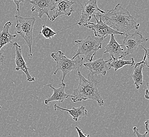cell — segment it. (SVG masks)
Here are the masks:
<instances>
[{
    "label": "cell",
    "instance_id": "cell-24",
    "mask_svg": "<svg viewBox=\"0 0 149 137\" xmlns=\"http://www.w3.org/2000/svg\"><path fill=\"white\" fill-rule=\"evenodd\" d=\"M146 89L145 92V98L146 99L149 100V82L146 84Z\"/></svg>",
    "mask_w": 149,
    "mask_h": 137
},
{
    "label": "cell",
    "instance_id": "cell-13",
    "mask_svg": "<svg viewBox=\"0 0 149 137\" xmlns=\"http://www.w3.org/2000/svg\"><path fill=\"white\" fill-rule=\"evenodd\" d=\"M123 45H120L115 40L114 35H111L109 43L105 46V51L104 53H108L113 59H124L127 56L126 52L124 51L122 47Z\"/></svg>",
    "mask_w": 149,
    "mask_h": 137
},
{
    "label": "cell",
    "instance_id": "cell-9",
    "mask_svg": "<svg viewBox=\"0 0 149 137\" xmlns=\"http://www.w3.org/2000/svg\"><path fill=\"white\" fill-rule=\"evenodd\" d=\"M148 40V39L144 37L139 32L125 34L123 45L125 46L127 49L126 51L127 55L133 53L140 46L141 43L146 42Z\"/></svg>",
    "mask_w": 149,
    "mask_h": 137
},
{
    "label": "cell",
    "instance_id": "cell-18",
    "mask_svg": "<svg viewBox=\"0 0 149 137\" xmlns=\"http://www.w3.org/2000/svg\"><path fill=\"white\" fill-rule=\"evenodd\" d=\"M110 59L111 68H114L115 71H116L118 69L123 68L125 66H133L135 64L134 60L133 57L129 61H125L124 60V59H115L111 57Z\"/></svg>",
    "mask_w": 149,
    "mask_h": 137
},
{
    "label": "cell",
    "instance_id": "cell-19",
    "mask_svg": "<svg viewBox=\"0 0 149 137\" xmlns=\"http://www.w3.org/2000/svg\"><path fill=\"white\" fill-rule=\"evenodd\" d=\"M58 32L53 31L51 28L47 26L46 25H43L40 33L42 35L45 39H50L52 37H54L56 34H57Z\"/></svg>",
    "mask_w": 149,
    "mask_h": 137
},
{
    "label": "cell",
    "instance_id": "cell-14",
    "mask_svg": "<svg viewBox=\"0 0 149 137\" xmlns=\"http://www.w3.org/2000/svg\"><path fill=\"white\" fill-rule=\"evenodd\" d=\"M47 86L52 89L54 90V93L51 96L46 99L45 100V104H48L52 101H59L60 102H63L64 100L67 99L68 98L73 97L72 95L66 94L65 92V89L67 88L66 86V83H61L58 86L59 88H56L54 87L52 84H48Z\"/></svg>",
    "mask_w": 149,
    "mask_h": 137
},
{
    "label": "cell",
    "instance_id": "cell-21",
    "mask_svg": "<svg viewBox=\"0 0 149 137\" xmlns=\"http://www.w3.org/2000/svg\"><path fill=\"white\" fill-rule=\"evenodd\" d=\"M133 131H134V133L136 134V137H146V134H148V132L146 131L144 134H141L140 133H139V132L138 129L136 127H134L133 128Z\"/></svg>",
    "mask_w": 149,
    "mask_h": 137
},
{
    "label": "cell",
    "instance_id": "cell-3",
    "mask_svg": "<svg viewBox=\"0 0 149 137\" xmlns=\"http://www.w3.org/2000/svg\"><path fill=\"white\" fill-rule=\"evenodd\" d=\"M104 39L103 37L97 38L91 35L84 40L75 41L74 42L78 44V49L71 59L74 60L78 55H83L85 57L87 62H92L97 52L102 49Z\"/></svg>",
    "mask_w": 149,
    "mask_h": 137
},
{
    "label": "cell",
    "instance_id": "cell-7",
    "mask_svg": "<svg viewBox=\"0 0 149 137\" xmlns=\"http://www.w3.org/2000/svg\"><path fill=\"white\" fill-rule=\"evenodd\" d=\"M99 17L100 20H98L97 17H94L96 21V23L88 22L83 25L86 28L92 30V31L94 32L95 37H103L105 39L109 35H124L123 33L116 31L114 29H112L109 26H108L105 22H104L101 17Z\"/></svg>",
    "mask_w": 149,
    "mask_h": 137
},
{
    "label": "cell",
    "instance_id": "cell-6",
    "mask_svg": "<svg viewBox=\"0 0 149 137\" xmlns=\"http://www.w3.org/2000/svg\"><path fill=\"white\" fill-rule=\"evenodd\" d=\"M97 0H88L81 6V13L80 15L79 22L77 23L79 26H83L89 22L92 17H100L102 14H105V10H100L97 6Z\"/></svg>",
    "mask_w": 149,
    "mask_h": 137
},
{
    "label": "cell",
    "instance_id": "cell-5",
    "mask_svg": "<svg viewBox=\"0 0 149 137\" xmlns=\"http://www.w3.org/2000/svg\"><path fill=\"white\" fill-rule=\"evenodd\" d=\"M17 25V33L23 37L29 49V55L32 57V33L36 22V17H23L20 15H15Z\"/></svg>",
    "mask_w": 149,
    "mask_h": 137
},
{
    "label": "cell",
    "instance_id": "cell-26",
    "mask_svg": "<svg viewBox=\"0 0 149 137\" xmlns=\"http://www.w3.org/2000/svg\"><path fill=\"white\" fill-rule=\"evenodd\" d=\"M4 55H3L1 53H0V66L4 63Z\"/></svg>",
    "mask_w": 149,
    "mask_h": 137
},
{
    "label": "cell",
    "instance_id": "cell-2",
    "mask_svg": "<svg viewBox=\"0 0 149 137\" xmlns=\"http://www.w3.org/2000/svg\"><path fill=\"white\" fill-rule=\"evenodd\" d=\"M77 73L79 85L73 90L72 101L77 102L91 99L96 101L100 107L103 106L104 101L98 91V81L95 79V77L91 75H88V79H86L81 73L79 68L77 69Z\"/></svg>",
    "mask_w": 149,
    "mask_h": 137
},
{
    "label": "cell",
    "instance_id": "cell-20",
    "mask_svg": "<svg viewBox=\"0 0 149 137\" xmlns=\"http://www.w3.org/2000/svg\"><path fill=\"white\" fill-rule=\"evenodd\" d=\"M140 46H141L144 50L145 51V54L144 55L143 57L144 58V63L146 64V66L149 68V49H146L143 46L141 45Z\"/></svg>",
    "mask_w": 149,
    "mask_h": 137
},
{
    "label": "cell",
    "instance_id": "cell-16",
    "mask_svg": "<svg viewBox=\"0 0 149 137\" xmlns=\"http://www.w3.org/2000/svg\"><path fill=\"white\" fill-rule=\"evenodd\" d=\"M12 25L11 21H9L5 24L2 31L0 32V51L4 46L9 43H11L12 41L16 37V35L10 33L9 29Z\"/></svg>",
    "mask_w": 149,
    "mask_h": 137
},
{
    "label": "cell",
    "instance_id": "cell-15",
    "mask_svg": "<svg viewBox=\"0 0 149 137\" xmlns=\"http://www.w3.org/2000/svg\"><path fill=\"white\" fill-rule=\"evenodd\" d=\"M54 110L55 111H66L69 115L72 118V119L75 121H77L78 119H80L81 118L86 117L87 114V111L84 106H80L78 108L72 107V109H67L60 107L57 104H55Z\"/></svg>",
    "mask_w": 149,
    "mask_h": 137
},
{
    "label": "cell",
    "instance_id": "cell-10",
    "mask_svg": "<svg viewBox=\"0 0 149 137\" xmlns=\"http://www.w3.org/2000/svg\"><path fill=\"white\" fill-rule=\"evenodd\" d=\"M32 4L31 11L38 13V17L41 18L46 15L49 20L52 21V17L49 15V11H53L55 6V2L53 0H32L29 2Z\"/></svg>",
    "mask_w": 149,
    "mask_h": 137
},
{
    "label": "cell",
    "instance_id": "cell-27",
    "mask_svg": "<svg viewBox=\"0 0 149 137\" xmlns=\"http://www.w3.org/2000/svg\"><path fill=\"white\" fill-rule=\"evenodd\" d=\"M1 108V106H0V108Z\"/></svg>",
    "mask_w": 149,
    "mask_h": 137
},
{
    "label": "cell",
    "instance_id": "cell-28",
    "mask_svg": "<svg viewBox=\"0 0 149 137\" xmlns=\"http://www.w3.org/2000/svg\"><path fill=\"white\" fill-rule=\"evenodd\" d=\"M1 109H0V111H1Z\"/></svg>",
    "mask_w": 149,
    "mask_h": 137
},
{
    "label": "cell",
    "instance_id": "cell-8",
    "mask_svg": "<svg viewBox=\"0 0 149 137\" xmlns=\"http://www.w3.org/2000/svg\"><path fill=\"white\" fill-rule=\"evenodd\" d=\"M110 61L111 59L105 61L103 58L101 57L94 61L83 63V66L89 71L88 75L95 77L98 75H102L105 76L107 71L111 68Z\"/></svg>",
    "mask_w": 149,
    "mask_h": 137
},
{
    "label": "cell",
    "instance_id": "cell-22",
    "mask_svg": "<svg viewBox=\"0 0 149 137\" xmlns=\"http://www.w3.org/2000/svg\"><path fill=\"white\" fill-rule=\"evenodd\" d=\"M75 129H76V130L77 131L79 137H89V134H84L83 132H82V131H81V130L79 128L77 127H76Z\"/></svg>",
    "mask_w": 149,
    "mask_h": 137
},
{
    "label": "cell",
    "instance_id": "cell-4",
    "mask_svg": "<svg viewBox=\"0 0 149 137\" xmlns=\"http://www.w3.org/2000/svg\"><path fill=\"white\" fill-rule=\"evenodd\" d=\"M52 57L56 62V70L54 72L56 75L58 71H61L63 73L61 83L63 81L67 74L74 70H77L83 65L84 58L79 57L76 60H72L66 57L61 51H58L57 53H52Z\"/></svg>",
    "mask_w": 149,
    "mask_h": 137
},
{
    "label": "cell",
    "instance_id": "cell-25",
    "mask_svg": "<svg viewBox=\"0 0 149 137\" xmlns=\"http://www.w3.org/2000/svg\"><path fill=\"white\" fill-rule=\"evenodd\" d=\"M144 125H145L146 131L148 132V134H149V119L146 120V121L144 122Z\"/></svg>",
    "mask_w": 149,
    "mask_h": 137
},
{
    "label": "cell",
    "instance_id": "cell-23",
    "mask_svg": "<svg viewBox=\"0 0 149 137\" xmlns=\"http://www.w3.org/2000/svg\"><path fill=\"white\" fill-rule=\"evenodd\" d=\"M14 2H15V4L17 6V10L18 12V15H20V10H19V6H20V3L21 2L24 3V0H12Z\"/></svg>",
    "mask_w": 149,
    "mask_h": 137
},
{
    "label": "cell",
    "instance_id": "cell-11",
    "mask_svg": "<svg viewBox=\"0 0 149 137\" xmlns=\"http://www.w3.org/2000/svg\"><path fill=\"white\" fill-rule=\"evenodd\" d=\"M75 3L69 0H56L52 21H54L57 17L61 15L70 16L72 13L74 11L72 5Z\"/></svg>",
    "mask_w": 149,
    "mask_h": 137
},
{
    "label": "cell",
    "instance_id": "cell-17",
    "mask_svg": "<svg viewBox=\"0 0 149 137\" xmlns=\"http://www.w3.org/2000/svg\"><path fill=\"white\" fill-rule=\"evenodd\" d=\"M144 58H143V60L139 63L135 64L134 72L132 74V77L134 81L135 86L136 89H140V86L143 84V77L142 73V70L144 67L146 66L144 63Z\"/></svg>",
    "mask_w": 149,
    "mask_h": 137
},
{
    "label": "cell",
    "instance_id": "cell-12",
    "mask_svg": "<svg viewBox=\"0 0 149 137\" xmlns=\"http://www.w3.org/2000/svg\"><path fill=\"white\" fill-rule=\"evenodd\" d=\"M13 45V48H15V63L16 64L15 70L16 71H23L26 76V81L28 82L35 81V77L31 76L29 72V68L27 67L25 61L23 59L22 54V49L20 45L17 42L12 43Z\"/></svg>",
    "mask_w": 149,
    "mask_h": 137
},
{
    "label": "cell",
    "instance_id": "cell-1",
    "mask_svg": "<svg viewBox=\"0 0 149 137\" xmlns=\"http://www.w3.org/2000/svg\"><path fill=\"white\" fill-rule=\"evenodd\" d=\"M105 13L102 14L100 17L104 22L112 29L124 35L129 34L133 30H138L140 26L134 17L131 15L127 9L124 8L120 4H118L111 10H105Z\"/></svg>",
    "mask_w": 149,
    "mask_h": 137
}]
</instances>
